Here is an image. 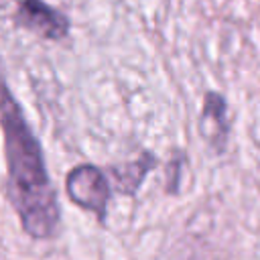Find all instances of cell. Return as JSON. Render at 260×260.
Instances as JSON below:
<instances>
[{"label":"cell","instance_id":"2","mask_svg":"<svg viewBox=\"0 0 260 260\" xmlns=\"http://www.w3.org/2000/svg\"><path fill=\"white\" fill-rule=\"evenodd\" d=\"M67 195L79 207L95 213L100 219L106 217V207L110 201V185L106 175L93 165H79L69 171L65 179Z\"/></svg>","mask_w":260,"mask_h":260},{"label":"cell","instance_id":"4","mask_svg":"<svg viewBox=\"0 0 260 260\" xmlns=\"http://www.w3.org/2000/svg\"><path fill=\"white\" fill-rule=\"evenodd\" d=\"M199 130H201V136L215 150L223 148L228 134H230V124H228V104L219 93L209 91L205 95V106H203V114L199 120Z\"/></svg>","mask_w":260,"mask_h":260},{"label":"cell","instance_id":"1","mask_svg":"<svg viewBox=\"0 0 260 260\" xmlns=\"http://www.w3.org/2000/svg\"><path fill=\"white\" fill-rule=\"evenodd\" d=\"M0 128L8 167V197L24 232L32 238L53 236L59 223V203L51 185L41 142L32 134L22 108L0 75Z\"/></svg>","mask_w":260,"mask_h":260},{"label":"cell","instance_id":"5","mask_svg":"<svg viewBox=\"0 0 260 260\" xmlns=\"http://www.w3.org/2000/svg\"><path fill=\"white\" fill-rule=\"evenodd\" d=\"M152 167H154V156L148 154V152H144L136 162L128 165L124 171L116 169L114 175L118 177V187H120V191H124V193H134V191L138 189V185L142 183L144 175H146Z\"/></svg>","mask_w":260,"mask_h":260},{"label":"cell","instance_id":"3","mask_svg":"<svg viewBox=\"0 0 260 260\" xmlns=\"http://www.w3.org/2000/svg\"><path fill=\"white\" fill-rule=\"evenodd\" d=\"M16 20L24 28L51 41L63 39L69 32V18L45 0H16Z\"/></svg>","mask_w":260,"mask_h":260}]
</instances>
